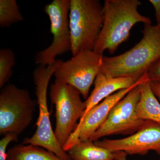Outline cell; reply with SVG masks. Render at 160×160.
<instances>
[{
	"mask_svg": "<svg viewBox=\"0 0 160 160\" xmlns=\"http://www.w3.org/2000/svg\"><path fill=\"white\" fill-rule=\"evenodd\" d=\"M142 32V38L130 50L116 56H103L100 71L111 77H142L160 58V26L145 24Z\"/></svg>",
	"mask_w": 160,
	"mask_h": 160,
	"instance_id": "obj_1",
	"label": "cell"
},
{
	"mask_svg": "<svg viewBox=\"0 0 160 160\" xmlns=\"http://www.w3.org/2000/svg\"><path fill=\"white\" fill-rule=\"evenodd\" d=\"M139 0H106L104 4V23L93 51L102 54L116 51L129 38L132 28L137 23L151 24L149 18L138 11Z\"/></svg>",
	"mask_w": 160,
	"mask_h": 160,
	"instance_id": "obj_2",
	"label": "cell"
},
{
	"mask_svg": "<svg viewBox=\"0 0 160 160\" xmlns=\"http://www.w3.org/2000/svg\"><path fill=\"white\" fill-rule=\"evenodd\" d=\"M62 61L56 60L49 66L39 65L32 73L37 102L39 108L38 118L34 134L31 138H26L23 140L22 144L42 147L53 152L62 159L71 160L55 137L50 122L47 104V91L50 79Z\"/></svg>",
	"mask_w": 160,
	"mask_h": 160,
	"instance_id": "obj_3",
	"label": "cell"
},
{
	"mask_svg": "<svg viewBox=\"0 0 160 160\" xmlns=\"http://www.w3.org/2000/svg\"><path fill=\"white\" fill-rule=\"evenodd\" d=\"M104 6L98 0H70L69 23L73 56L93 50L104 23Z\"/></svg>",
	"mask_w": 160,
	"mask_h": 160,
	"instance_id": "obj_4",
	"label": "cell"
},
{
	"mask_svg": "<svg viewBox=\"0 0 160 160\" xmlns=\"http://www.w3.org/2000/svg\"><path fill=\"white\" fill-rule=\"evenodd\" d=\"M81 95L74 87L56 79L50 86L49 97L56 110L54 134L62 147L74 131L78 121L86 109V102L82 101Z\"/></svg>",
	"mask_w": 160,
	"mask_h": 160,
	"instance_id": "obj_5",
	"label": "cell"
},
{
	"mask_svg": "<svg viewBox=\"0 0 160 160\" xmlns=\"http://www.w3.org/2000/svg\"><path fill=\"white\" fill-rule=\"evenodd\" d=\"M37 102L27 89L8 83L0 93V134H21L31 124Z\"/></svg>",
	"mask_w": 160,
	"mask_h": 160,
	"instance_id": "obj_6",
	"label": "cell"
},
{
	"mask_svg": "<svg viewBox=\"0 0 160 160\" xmlns=\"http://www.w3.org/2000/svg\"><path fill=\"white\" fill-rule=\"evenodd\" d=\"M69 8L70 0H53L44 7V11L50 20L53 40L49 47L37 52L35 62L37 65L49 66L58 56L71 51Z\"/></svg>",
	"mask_w": 160,
	"mask_h": 160,
	"instance_id": "obj_7",
	"label": "cell"
},
{
	"mask_svg": "<svg viewBox=\"0 0 160 160\" xmlns=\"http://www.w3.org/2000/svg\"><path fill=\"white\" fill-rule=\"evenodd\" d=\"M140 95L138 85L115 105L105 122L89 140L94 142L107 136L133 134L152 122L138 117L136 108Z\"/></svg>",
	"mask_w": 160,
	"mask_h": 160,
	"instance_id": "obj_8",
	"label": "cell"
},
{
	"mask_svg": "<svg viewBox=\"0 0 160 160\" xmlns=\"http://www.w3.org/2000/svg\"><path fill=\"white\" fill-rule=\"evenodd\" d=\"M103 55L93 50L79 52L70 59L64 62L55 71L56 79L77 89L85 99L94 83L102 64Z\"/></svg>",
	"mask_w": 160,
	"mask_h": 160,
	"instance_id": "obj_9",
	"label": "cell"
},
{
	"mask_svg": "<svg viewBox=\"0 0 160 160\" xmlns=\"http://www.w3.org/2000/svg\"><path fill=\"white\" fill-rule=\"evenodd\" d=\"M148 80L149 79L148 75L147 72H146L133 86L113 93L93 107L82 119L80 120L74 131L63 146L64 150L67 152L79 140H89L100 126L105 122L115 105L135 87Z\"/></svg>",
	"mask_w": 160,
	"mask_h": 160,
	"instance_id": "obj_10",
	"label": "cell"
},
{
	"mask_svg": "<svg viewBox=\"0 0 160 160\" xmlns=\"http://www.w3.org/2000/svg\"><path fill=\"white\" fill-rule=\"evenodd\" d=\"M94 142L112 152H123L127 154L144 155L153 150L160 155V124L152 122L126 138L105 139Z\"/></svg>",
	"mask_w": 160,
	"mask_h": 160,
	"instance_id": "obj_11",
	"label": "cell"
},
{
	"mask_svg": "<svg viewBox=\"0 0 160 160\" xmlns=\"http://www.w3.org/2000/svg\"><path fill=\"white\" fill-rule=\"evenodd\" d=\"M140 78L130 77H111L105 75L100 71L95 80L94 89L85 101L86 109L80 120L101 101L115 92L130 88L136 84Z\"/></svg>",
	"mask_w": 160,
	"mask_h": 160,
	"instance_id": "obj_12",
	"label": "cell"
},
{
	"mask_svg": "<svg viewBox=\"0 0 160 160\" xmlns=\"http://www.w3.org/2000/svg\"><path fill=\"white\" fill-rule=\"evenodd\" d=\"M140 98L136 108L138 118L160 124V104L155 95L149 80L139 85Z\"/></svg>",
	"mask_w": 160,
	"mask_h": 160,
	"instance_id": "obj_13",
	"label": "cell"
},
{
	"mask_svg": "<svg viewBox=\"0 0 160 160\" xmlns=\"http://www.w3.org/2000/svg\"><path fill=\"white\" fill-rule=\"evenodd\" d=\"M67 152L71 160H115L114 152L89 140H79Z\"/></svg>",
	"mask_w": 160,
	"mask_h": 160,
	"instance_id": "obj_14",
	"label": "cell"
},
{
	"mask_svg": "<svg viewBox=\"0 0 160 160\" xmlns=\"http://www.w3.org/2000/svg\"><path fill=\"white\" fill-rule=\"evenodd\" d=\"M7 155V160H63L42 147L23 144L10 148Z\"/></svg>",
	"mask_w": 160,
	"mask_h": 160,
	"instance_id": "obj_15",
	"label": "cell"
},
{
	"mask_svg": "<svg viewBox=\"0 0 160 160\" xmlns=\"http://www.w3.org/2000/svg\"><path fill=\"white\" fill-rule=\"evenodd\" d=\"M23 21L24 18L16 0H0L1 28H9L12 24Z\"/></svg>",
	"mask_w": 160,
	"mask_h": 160,
	"instance_id": "obj_16",
	"label": "cell"
},
{
	"mask_svg": "<svg viewBox=\"0 0 160 160\" xmlns=\"http://www.w3.org/2000/svg\"><path fill=\"white\" fill-rule=\"evenodd\" d=\"M15 64V58L11 49L0 50V88L7 85L13 73L12 68Z\"/></svg>",
	"mask_w": 160,
	"mask_h": 160,
	"instance_id": "obj_17",
	"label": "cell"
},
{
	"mask_svg": "<svg viewBox=\"0 0 160 160\" xmlns=\"http://www.w3.org/2000/svg\"><path fill=\"white\" fill-rule=\"evenodd\" d=\"M18 135L7 133L0 141V160H7V146L11 142L17 140Z\"/></svg>",
	"mask_w": 160,
	"mask_h": 160,
	"instance_id": "obj_18",
	"label": "cell"
},
{
	"mask_svg": "<svg viewBox=\"0 0 160 160\" xmlns=\"http://www.w3.org/2000/svg\"><path fill=\"white\" fill-rule=\"evenodd\" d=\"M147 74L150 82L160 84V58L150 66Z\"/></svg>",
	"mask_w": 160,
	"mask_h": 160,
	"instance_id": "obj_19",
	"label": "cell"
},
{
	"mask_svg": "<svg viewBox=\"0 0 160 160\" xmlns=\"http://www.w3.org/2000/svg\"><path fill=\"white\" fill-rule=\"evenodd\" d=\"M149 2L154 7L157 25L160 26V0H149Z\"/></svg>",
	"mask_w": 160,
	"mask_h": 160,
	"instance_id": "obj_20",
	"label": "cell"
},
{
	"mask_svg": "<svg viewBox=\"0 0 160 160\" xmlns=\"http://www.w3.org/2000/svg\"><path fill=\"white\" fill-rule=\"evenodd\" d=\"M152 89L155 95L158 98L160 101V84L157 83L150 82Z\"/></svg>",
	"mask_w": 160,
	"mask_h": 160,
	"instance_id": "obj_21",
	"label": "cell"
},
{
	"mask_svg": "<svg viewBox=\"0 0 160 160\" xmlns=\"http://www.w3.org/2000/svg\"><path fill=\"white\" fill-rule=\"evenodd\" d=\"M115 160H127V154L123 152H114Z\"/></svg>",
	"mask_w": 160,
	"mask_h": 160,
	"instance_id": "obj_22",
	"label": "cell"
}]
</instances>
